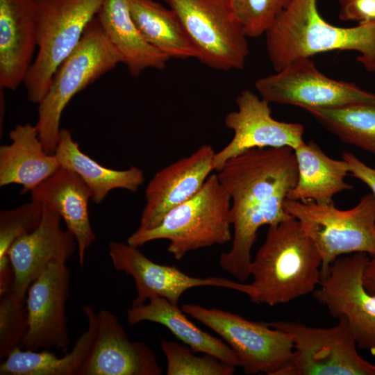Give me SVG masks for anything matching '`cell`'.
<instances>
[{
	"instance_id": "6da1fadb",
	"label": "cell",
	"mask_w": 375,
	"mask_h": 375,
	"mask_svg": "<svg viewBox=\"0 0 375 375\" xmlns=\"http://www.w3.org/2000/svg\"><path fill=\"white\" fill-rule=\"evenodd\" d=\"M219 182L231 199L232 246L222 253L221 266L235 276H246L259 228L292 217L284 201L295 186L298 167L290 147H256L227 160L218 171Z\"/></svg>"
},
{
	"instance_id": "7a4b0ae2",
	"label": "cell",
	"mask_w": 375,
	"mask_h": 375,
	"mask_svg": "<svg viewBox=\"0 0 375 375\" xmlns=\"http://www.w3.org/2000/svg\"><path fill=\"white\" fill-rule=\"evenodd\" d=\"M321 267L317 247L295 218L270 225L250 265L249 297L273 306L308 294L319 285Z\"/></svg>"
},
{
	"instance_id": "3957f363",
	"label": "cell",
	"mask_w": 375,
	"mask_h": 375,
	"mask_svg": "<svg viewBox=\"0 0 375 375\" xmlns=\"http://www.w3.org/2000/svg\"><path fill=\"white\" fill-rule=\"evenodd\" d=\"M269 60L276 72L294 60L331 51H353L357 60L375 72V24L344 28L326 22L317 0H290L266 31Z\"/></svg>"
},
{
	"instance_id": "277c9868",
	"label": "cell",
	"mask_w": 375,
	"mask_h": 375,
	"mask_svg": "<svg viewBox=\"0 0 375 375\" xmlns=\"http://www.w3.org/2000/svg\"><path fill=\"white\" fill-rule=\"evenodd\" d=\"M231 206V197L217 174H211L197 194L171 210L156 226L137 229L127 243L138 247L153 240H167V251L176 260L192 251L226 244L233 237Z\"/></svg>"
},
{
	"instance_id": "5b68a950",
	"label": "cell",
	"mask_w": 375,
	"mask_h": 375,
	"mask_svg": "<svg viewBox=\"0 0 375 375\" xmlns=\"http://www.w3.org/2000/svg\"><path fill=\"white\" fill-rule=\"evenodd\" d=\"M119 63L120 56L95 16L77 47L56 69L47 94L38 103L35 126L47 153L56 152L61 115L73 97Z\"/></svg>"
},
{
	"instance_id": "8992f818",
	"label": "cell",
	"mask_w": 375,
	"mask_h": 375,
	"mask_svg": "<svg viewBox=\"0 0 375 375\" xmlns=\"http://www.w3.org/2000/svg\"><path fill=\"white\" fill-rule=\"evenodd\" d=\"M284 209L300 224L322 257L321 278L340 256L365 253L375 257V197L365 194L353 208L341 210L333 203L285 199Z\"/></svg>"
},
{
	"instance_id": "52a82bcc",
	"label": "cell",
	"mask_w": 375,
	"mask_h": 375,
	"mask_svg": "<svg viewBox=\"0 0 375 375\" xmlns=\"http://www.w3.org/2000/svg\"><path fill=\"white\" fill-rule=\"evenodd\" d=\"M103 0H35V58L24 79L29 101L38 104L60 63L80 42Z\"/></svg>"
},
{
	"instance_id": "ba28073f",
	"label": "cell",
	"mask_w": 375,
	"mask_h": 375,
	"mask_svg": "<svg viewBox=\"0 0 375 375\" xmlns=\"http://www.w3.org/2000/svg\"><path fill=\"white\" fill-rule=\"evenodd\" d=\"M338 319L328 328L298 322H267L287 333L293 342L292 356L279 375H375V365L358 353L346 319Z\"/></svg>"
},
{
	"instance_id": "9c48e42d",
	"label": "cell",
	"mask_w": 375,
	"mask_h": 375,
	"mask_svg": "<svg viewBox=\"0 0 375 375\" xmlns=\"http://www.w3.org/2000/svg\"><path fill=\"white\" fill-rule=\"evenodd\" d=\"M178 17L203 65L242 69L249 55L247 36L228 0H164Z\"/></svg>"
},
{
	"instance_id": "30bf717a",
	"label": "cell",
	"mask_w": 375,
	"mask_h": 375,
	"mask_svg": "<svg viewBox=\"0 0 375 375\" xmlns=\"http://www.w3.org/2000/svg\"><path fill=\"white\" fill-rule=\"evenodd\" d=\"M181 309L224 339L246 374L279 375L292 356L290 337L267 322L250 321L233 312L197 304L185 303Z\"/></svg>"
},
{
	"instance_id": "8fae6325",
	"label": "cell",
	"mask_w": 375,
	"mask_h": 375,
	"mask_svg": "<svg viewBox=\"0 0 375 375\" xmlns=\"http://www.w3.org/2000/svg\"><path fill=\"white\" fill-rule=\"evenodd\" d=\"M255 88L269 103L302 109L375 103V94L353 83L331 78L310 58L297 59L276 74L258 79Z\"/></svg>"
},
{
	"instance_id": "7c38bea8",
	"label": "cell",
	"mask_w": 375,
	"mask_h": 375,
	"mask_svg": "<svg viewBox=\"0 0 375 375\" xmlns=\"http://www.w3.org/2000/svg\"><path fill=\"white\" fill-rule=\"evenodd\" d=\"M369 259L365 253L339 257L312 293L333 317L346 319L358 348L375 356V295L369 294L362 283Z\"/></svg>"
},
{
	"instance_id": "4fadbf2b",
	"label": "cell",
	"mask_w": 375,
	"mask_h": 375,
	"mask_svg": "<svg viewBox=\"0 0 375 375\" xmlns=\"http://www.w3.org/2000/svg\"><path fill=\"white\" fill-rule=\"evenodd\" d=\"M108 254L114 268L133 277L136 297L131 306L146 303L151 297H160L178 306L183 294L193 288L213 286L234 290L249 296V283L233 281L218 276L197 278L188 275L175 266L158 264L145 256L137 247L111 241Z\"/></svg>"
},
{
	"instance_id": "5bb4252c",
	"label": "cell",
	"mask_w": 375,
	"mask_h": 375,
	"mask_svg": "<svg viewBox=\"0 0 375 375\" xmlns=\"http://www.w3.org/2000/svg\"><path fill=\"white\" fill-rule=\"evenodd\" d=\"M69 285L70 270L66 262H59L51 263L31 283L26 297L28 327L22 349L68 352L71 342L66 303Z\"/></svg>"
},
{
	"instance_id": "9a60e30c",
	"label": "cell",
	"mask_w": 375,
	"mask_h": 375,
	"mask_svg": "<svg viewBox=\"0 0 375 375\" xmlns=\"http://www.w3.org/2000/svg\"><path fill=\"white\" fill-rule=\"evenodd\" d=\"M237 110L229 112L224 124L233 131L231 140L216 152L213 165L219 171L229 158L256 147L296 149L304 141V126L297 122L274 119L269 103L249 90L240 92L235 99Z\"/></svg>"
},
{
	"instance_id": "2e32d148",
	"label": "cell",
	"mask_w": 375,
	"mask_h": 375,
	"mask_svg": "<svg viewBox=\"0 0 375 375\" xmlns=\"http://www.w3.org/2000/svg\"><path fill=\"white\" fill-rule=\"evenodd\" d=\"M154 351L132 342L115 315L101 310L95 316L90 347L78 375H160Z\"/></svg>"
},
{
	"instance_id": "e0dca14e",
	"label": "cell",
	"mask_w": 375,
	"mask_h": 375,
	"mask_svg": "<svg viewBox=\"0 0 375 375\" xmlns=\"http://www.w3.org/2000/svg\"><path fill=\"white\" fill-rule=\"evenodd\" d=\"M61 217L42 205L39 226L16 240L7 256L14 275L13 292L26 297L31 283L52 262H66L78 249L73 234L60 225Z\"/></svg>"
},
{
	"instance_id": "ac0fdd59",
	"label": "cell",
	"mask_w": 375,
	"mask_h": 375,
	"mask_svg": "<svg viewBox=\"0 0 375 375\" xmlns=\"http://www.w3.org/2000/svg\"><path fill=\"white\" fill-rule=\"evenodd\" d=\"M215 153L210 145L203 144L158 171L147 186L146 203L138 229L156 226L171 210L197 194L215 170Z\"/></svg>"
},
{
	"instance_id": "d6986e66",
	"label": "cell",
	"mask_w": 375,
	"mask_h": 375,
	"mask_svg": "<svg viewBox=\"0 0 375 375\" xmlns=\"http://www.w3.org/2000/svg\"><path fill=\"white\" fill-rule=\"evenodd\" d=\"M35 0H0V88L15 90L37 48Z\"/></svg>"
},
{
	"instance_id": "ffe728a7",
	"label": "cell",
	"mask_w": 375,
	"mask_h": 375,
	"mask_svg": "<svg viewBox=\"0 0 375 375\" xmlns=\"http://www.w3.org/2000/svg\"><path fill=\"white\" fill-rule=\"evenodd\" d=\"M31 194L33 201L48 206L64 220L77 242L78 263L83 267L86 251L96 239L89 217L88 187L76 173L60 167Z\"/></svg>"
},
{
	"instance_id": "44dd1931",
	"label": "cell",
	"mask_w": 375,
	"mask_h": 375,
	"mask_svg": "<svg viewBox=\"0 0 375 375\" xmlns=\"http://www.w3.org/2000/svg\"><path fill=\"white\" fill-rule=\"evenodd\" d=\"M11 143L0 147V186L22 185L31 192L59 168L55 154L46 152L35 126L17 124L9 133Z\"/></svg>"
},
{
	"instance_id": "7402d4cb",
	"label": "cell",
	"mask_w": 375,
	"mask_h": 375,
	"mask_svg": "<svg viewBox=\"0 0 375 375\" xmlns=\"http://www.w3.org/2000/svg\"><path fill=\"white\" fill-rule=\"evenodd\" d=\"M107 38L133 76L147 69H162L170 59L143 37L126 0H103L96 15Z\"/></svg>"
},
{
	"instance_id": "603a6c76",
	"label": "cell",
	"mask_w": 375,
	"mask_h": 375,
	"mask_svg": "<svg viewBox=\"0 0 375 375\" xmlns=\"http://www.w3.org/2000/svg\"><path fill=\"white\" fill-rule=\"evenodd\" d=\"M294 151L298 179L287 199L329 204L335 194L353 188L345 181L349 172L345 160L331 158L312 140L303 142Z\"/></svg>"
},
{
	"instance_id": "cb8c5ba5",
	"label": "cell",
	"mask_w": 375,
	"mask_h": 375,
	"mask_svg": "<svg viewBox=\"0 0 375 375\" xmlns=\"http://www.w3.org/2000/svg\"><path fill=\"white\" fill-rule=\"evenodd\" d=\"M186 314L167 299L153 297L147 303L131 306L127 310V321L131 325L148 321L160 324L194 352L210 355L235 367H240L235 351L219 338L200 329Z\"/></svg>"
},
{
	"instance_id": "d4e9b609",
	"label": "cell",
	"mask_w": 375,
	"mask_h": 375,
	"mask_svg": "<svg viewBox=\"0 0 375 375\" xmlns=\"http://www.w3.org/2000/svg\"><path fill=\"white\" fill-rule=\"evenodd\" d=\"M54 154L60 167L76 173L83 181L90 191L92 201L96 204L101 203L112 190L124 189L135 192L144 181L143 171L135 166L116 170L99 164L80 149L67 129H60Z\"/></svg>"
},
{
	"instance_id": "484cf974",
	"label": "cell",
	"mask_w": 375,
	"mask_h": 375,
	"mask_svg": "<svg viewBox=\"0 0 375 375\" xmlns=\"http://www.w3.org/2000/svg\"><path fill=\"white\" fill-rule=\"evenodd\" d=\"M88 328L77 338L69 352L58 357L48 349L32 351L15 348L0 365L1 375H78L95 329L96 312L89 306H83Z\"/></svg>"
},
{
	"instance_id": "4316f807",
	"label": "cell",
	"mask_w": 375,
	"mask_h": 375,
	"mask_svg": "<svg viewBox=\"0 0 375 375\" xmlns=\"http://www.w3.org/2000/svg\"><path fill=\"white\" fill-rule=\"evenodd\" d=\"M144 39L169 58H197V52L171 8L155 0H126Z\"/></svg>"
},
{
	"instance_id": "83f0119b",
	"label": "cell",
	"mask_w": 375,
	"mask_h": 375,
	"mask_svg": "<svg viewBox=\"0 0 375 375\" xmlns=\"http://www.w3.org/2000/svg\"><path fill=\"white\" fill-rule=\"evenodd\" d=\"M343 142L375 156V103L304 109Z\"/></svg>"
},
{
	"instance_id": "f1b7e54d",
	"label": "cell",
	"mask_w": 375,
	"mask_h": 375,
	"mask_svg": "<svg viewBox=\"0 0 375 375\" xmlns=\"http://www.w3.org/2000/svg\"><path fill=\"white\" fill-rule=\"evenodd\" d=\"M160 347L167 359V375H232L235 366L210 355L195 356L187 345L161 340Z\"/></svg>"
},
{
	"instance_id": "f546056e",
	"label": "cell",
	"mask_w": 375,
	"mask_h": 375,
	"mask_svg": "<svg viewBox=\"0 0 375 375\" xmlns=\"http://www.w3.org/2000/svg\"><path fill=\"white\" fill-rule=\"evenodd\" d=\"M26 297L12 290L0 294V359L21 347L28 327Z\"/></svg>"
},
{
	"instance_id": "4dcf8cb0",
	"label": "cell",
	"mask_w": 375,
	"mask_h": 375,
	"mask_svg": "<svg viewBox=\"0 0 375 375\" xmlns=\"http://www.w3.org/2000/svg\"><path fill=\"white\" fill-rule=\"evenodd\" d=\"M290 0H228L232 12L247 37L258 38L271 27Z\"/></svg>"
},
{
	"instance_id": "1f68e13d",
	"label": "cell",
	"mask_w": 375,
	"mask_h": 375,
	"mask_svg": "<svg viewBox=\"0 0 375 375\" xmlns=\"http://www.w3.org/2000/svg\"><path fill=\"white\" fill-rule=\"evenodd\" d=\"M42 205L31 200L22 206L0 212V259L7 256L12 244L39 226Z\"/></svg>"
},
{
	"instance_id": "d6a6232c",
	"label": "cell",
	"mask_w": 375,
	"mask_h": 375,
	"mask_svg": "<svg viewBox=\"0 0 375 375\" xmlns=\"http://www.w3.org/2000/svg\"><path fill=\"white\" fill-rule=\"evenodd\" d=\"M340 10L339 18L358 24H375V0H337Z\"/></svg>"
},
{
	"instance_id": "836d02e7",
	"label": "cell",
	"mask_w": 375,
	"mask_h": 375,
	"mask_svg": "<svg viewBox=\"0 0 375 375\" xmlns=\"http://www.w3.org/2000/svg\"><path fill=\"white\" fill-rule=\"evenodd\" d=\"M342 158L347 162L351 175L367 185L375 197V169L364 163L352 153L344 152Z\"/></svg>"
},
{
	"instance_id": "e575fe53",
	"label": "cell",
	"mask_w": 375,
	"mask_h": 375,
	"mask_svg": "<svg viewBox=\"0 0 375 375\" xmlns=\"http://www.w3.org/2000/svg\"><path fill=\"white\" fill-rule=\"evenodd\" d=\"M362 283L366 290L375 295V257L369 259L365 267Z\"/></svg>"
}]
</instances>
